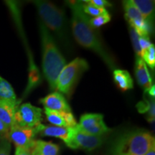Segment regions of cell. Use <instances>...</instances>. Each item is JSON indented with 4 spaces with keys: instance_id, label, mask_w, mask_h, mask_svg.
<instances>
[{
    "instance_id": "6da1fadb",
    "label": "cell",
    "mask_w": 155,
    "mask_h": 155,
    "mask_svg": "<svg viewBox=\"0 0 155 155\" xmlns=\"http://www.w3.org/2000/svg\"><path fill=\"white\" fill-rule=\"evenodd\" d=\"M66 4L72 14L71 23L75 40L81 46L96 53L110 70L114 71L116 66L115 59L106 49L96 30L91 26L90 19L83 11V2L68 1Z\"/></svg>"
},
{
    "instance_id": "7a4b0ae2",
    "label": "cell",
    "mask_w": 155,
    "mask_h": 155,
    "mask_svg": "<svg viewBox=\"0 0 155 155\" xmlns=\"http://www.w3.org/2000/svg\"><path fill=\"white\" fill-rule=\"evenodd\" d=\"M155 146V139L142 129L124 131L108 145L106 155H144Z\"/></svg>"
},
{
    "instance_id": "3957f363",
    "label": "cell",
    "mask_w": 155,
    "mask_h": 155,
    "mask_svg": "<svg viewBox=\"0 0 155 155\" xmlns=\"http://www.w3.org/2000/svg\"><path fill=\"white\" fill-rule=\"evenodd\" d=\"M42 49V70L51 90L56 89V81L66 61L58 49L53 37L42 21L39 22Z\"/></svg>"
},
{
    "instance_id": "277c9868",
    "label": "cell",
    "mask_w": 155,
    "mask_h": 155,
    "mask_svg": "<svg viewBox=\"0 0 155 155\" xmlns=\"http://www.w3.org/2000/svg\"><path fill=\"white\" fill-rule=\"evenodd\" d=\"M42 22L65 47L70 45L69 30L65 11L47 1H35Z\"/></svg>"
},
{
    "instance_id": "5b68a950",
    "label": "cell",
    "mask_w": 155,
    "mask_h": 155,
    "mask_svg": "<svg viewBox=\"0 0 155 155\" xmlns=\"http://www.w3.org/2000/svg\"><path fill=\"white\" fill-rule=\"evenodd\" d=\"M88 63L85 59L77 58L65 65L58 75L56 89L70 96L81 75L88 69Z\"/></svg>"
},
{
    "instance_id": "8992f818",
    "label": "cell",
    "mask_w": 155,
    "mask_h": 155,
    "mask_svg": "<svg viewBox=\"0 0 155 155\" xmlns=\"http://www.w3.org/2000/svg\"><path fill=\"white\" fill-rule=\"evenodd\" d=\"M105 140V135L94 136L88 134L81 131L77 124L73 128L72 137L66 145L72 150H82L91 152L101 147Z\"/></svg>"
},
{
    "instance_id": "52a82bcc",
    "label": "cell",
    "mask_w": 155,
    "mask_h": 155,
    "mask_svg": "<svg viewBox=\"0 0 155 155\" xmlns=\"http://www.w3.org/2000/svg\"><path fill=\"white\" fill-rule=\"evenodd\" d=\"M15 125L21 127L35 128L41 124L42 110L27 103L19 105L15 116Z\"/></svg>"
},
{
    "instance_id": "ba28073f",
    "label": "cell",
    "mask_w": 155,
    "mask_h": 155,
    "mask_svg": "<svg viewBox=\"0 0 155 155\" xmlns=\"http://www.w3.org/2000/svg\"><path fill=\"white\" fill-rule=\"evenodd\" d=\"M78 126L81 131L94 136H104L111 131L104 121V116L100 114H83Z\"/></svg>"
},
{
    "instance_id": "9c48e42d",
    "label": "cell",
    "mask_w": 155,
    "mask_h": 155,
    "mask_svg": "<svg viewBox=\"0 0 155 155\" xmlns=\"http://www.w3.org/2000/svg\"><path fill=\"white\" fill-rule=\"evenodd\" d=\"M38 134L37 127L27 128L15 125L9 129L7 139L15 145L16 148H23L30 151Z\"/></svg>"
},
{
    "instance_id": "30bf717a",
    "label": "cell",
    "mask_w": 155,
    "mask_h": 155,
    "mask_svg": "<svg viewBox=\"0 0 155 155\" xmlns=\"http://www.w3.org/2000/svg\"><path fill=\"white\" fill-rule=\"evenodd\" d=\"M45 114L48 121L55 127L73 128L78 124L72 112L56 111L45 108Z\"/></svg>"
},
{
    "instance_id": "8fae6325",
    "label": "cell",
    "mask_w": 155,
    "mask_h": 155,
    "mask_svg": "<svg viewBox=\"0 0 155 155\" xmlns=\"http://www.w3.org/2000/svg\"><path fill=\"white\" fill-rule=\"evenodd\" d=\"M73 128H65L55 126H45L42 124L37 127L38 134L41 137H51L61 139L67 144L71 140L73 133Z\"/></svg>"
},
{
    "instance_id": "7c38bea8",
    "label": "cell",
    "mask_w": 155,
    "mask_h": 155,
    "mask_svg": "<svg viewBox=\"0 0 155 155\" xmlns=\"http://www.w3.org/2000/svg\"><path fill=\"white\" fill-rule=\"evenodd\" d=\"M45 108L56 111L72 112L68 103L64 96L59 92H53L40 101Z\"/></svg>"
},
{
    "instance_id": "4fadbf2b",
    "label": "cell",
    "mask_w": 155,
    "mask_h": 155,
    "mask_svg": "<svg viewBox=\"0 0 155 155\" xmlns=\"http://www.w3.org/2000/svg\"><path fill=\"white\" fill-rule=\"evenodd\" d=\"M135 75L139 86L144 89L145 91L150 89L152 86V77L147 65L141 58H136Z\"/></svg>"
},
{
    "instance_id": "5bb4252c",
    "label": "cell",
    "mask_w": 155,
    "mask_h": 155,
    "mask_svg": "<svg viewBox=\"0 0 155 155\" xmlns=\"http://www.w3.org/2000/svg\"><path fill=\"white\" fill-rule=\"evenodd\" d=\"M31 155H60L59 145L52 141L35 140L30 150Z\"/></svg>"
},
{
    "instance_id": "9a60e30c",
    "label": "cell",
    "mask_w": 155,
    "mask_h": 155,
    "mask_svg": "<svg viewBox=\"0 0 155 155\" xmlns=\"http://www.w3.org/2000/svg\"><path fill=\"white\" fill-rule=\"evenodd\" d=\"M19 104L0 101V121L9 129L15 125V116Z\"/></svg>"
},
{
    "instance_id": "2e32d148",
    "label": "cell",
    "mask_w": 155,
    "mask_h": 155,
    "mask_svg": "<svg viewBox=\"0 0 155 155\" xmlns=\"http://www.w3.org/2000/svg\"><path fill=\"white\" fill-rule=\"evenodd\" d=\"M114 80L118 88L123 91L134 88V81L127 71L115 69L113 72Z\"/></svg>"
},
{
    "instance_id": "e0dca14e",
    "label": "cell",
    "mask_w": 155,
    "mask_h": 155,
    "mask_svg": "<svg viewBox=\"0 0 155 155\" xmlns=\"http://www.w3.org/2000/svg\"><path fill=\"white\" fill-rule=\"evenodd\" d=\"M137 8L147 22L152 25V19L154 12V1L152 0H133Z\"/></svg>"
},
{
    "instance_id": "ac0fdd59",
    "label": "cell",
    "mask_w": 155,
    "mask_h": 155,
    "mask_svg": "<svg viewBox=\"0 0 155 155\" xmlns=\"http://www.w3.org/2000/svg\"><path fill=\"white\" fill-rule=\"evenodd\" d=\"M0 101H5L15 104H19L12 86L2 76H0Z\"/></svg>"
},
{
    "instance_id": "d6986e66",
    "label": "cell",
    "mask_w": 155,
    "mask_h": 155,
    "mask_svg": "<svg viewBox=\"0 0 155 155\" xmlns=\"http://www.w3.org/2000/svg\"><path fill=\"white\" fill-rule=\"evenodd\" d=\"M123 6L125 12V18L128 21L129 24L144 19L140 12H139L138 9L134 4L133 0L124 1Z\"/></svg>"
},
{
    "instance_id": "ffe728a7",
    "label": "cell",
    "mask_w": 155,
    "mask_h": 155,
    "mask_svg": "<svg viewBox=\"0 0 155 155\" xmlns=\"http://www.w3.org/2000/svg\"><path fill=\"white\" fill-rule=\"evenodd\" d=\"M155 104L154 99L150 98V100L144 99L143 101L139 102L137 104V108L139 113L144 114L147 113V120L150 123H154L155 117Z\"/></svg>"
},
{
    "instance_id": "44dd1931",
    "label": "cell",
    "mask_w": 155,
    "mask_h": 155,
    "mask_svg": "<svg viewBox=\"0 0 155 155\" xmlns=\"http://www.w3.org/2000/svg\"><path fill=\"white\" fill-rule=\"evenodd\" d=\"M141 58L146 65L154 70L155 67V48L154 45H152L144 51L141 52Z\"/></svg>"
},
{
    "instance_id": "7402d4cb",
    "label": "cell",
    "mask_w": 155,
    "mask_h": 155,
    "mask_svg": "<svg viewBox=\"0 0 155 155\" xmlns=\"http://www.w3.org/2000/svg\"><path fill=\"white\" fill-rule=\"evenodd\" d=\"M111 15L108 12V11H106V12L103 13V14L99 15V16H97L94 17V18L90 19L89 23H90L91 26L93 28L96 29L100 28L102 25L107 24L108 22H109L111 21Z\"/></svg>"
},
{
    "instance_id": "603a6c76",
    "label": "cell",
    "mask_w": 155,
    "mask_h": 155,
    "mask_svg": "<svg viewBox=\"0 0 155 155\" xmlns=\"http://www.w3.org/2000/svg\"><path fill=\"white\" fill-rule=\"evenodd\" d=\"M85 4L83 3V9L84 12L86 13V15H89L91 16H94V17H97L99 16L103 13L106 12V9L104 8H100V7H96V6L91 5L89 3H86L84 2Z\"/></svg>"
},
{
    "instance_id": "cb8c5ba5",
    "label": "cell",
    "mask_w": 155,
    "mask_h": 155,
    "mask_svg": "<svg viewBox=\"0 0 155 155\" xmlns=\"http://www.w3.org/2000/svg\"><path fill=\"white\" fill-rule=\"evenodd\" d=\"M130 31V36H131V42H132L134 49L135 53H137V57L141 58V48L139 47V36L137 34V32H135L133 28H131L130 27L129 29Z\"/></svg>"
},
{
    "instance_id": "d4e9b609",
    "label": "cell",
    "mask_w": 155,
    "mask_h": 155,
    "mask_svg": "<svg viewBox=\"0 0 155 155\" xmlns=\"http://www.w3.org/2000/svg\"><path fill=\"white\" fill-rule=\"evenodd\" d=\"M11 142L8 139L0 140V155H10Z\"/></svg>"
},
{
    "instance_id": "484cf974",
    "label": "cell",
    "mask_w": 155,
    "mask_h": 155,
    "mask_svg": "<svg viewBox=\"0 0 155 155\" xmlns=\"http://www.w3.org/2000/svg\"><path fill=\"white\" fill-rule=\"evenodd\" d=\"M83 2L89 3L100 8L106 9V7H111V4L106 0H90V1H83Z\"/></svg>"
},
{
    "instance_id": "4316f807",
    "label": "cell",
    "mask_w": 155,
    "mask_h": 155,
    "mask_svg": "<svg viewBox=\"0 0 155 155\" xmlns=\"http://www.w3.org/2000/svg\"><path fill=\"white\" fill-rule=\"evenodd\" d=\"M139 47L141 48V52L144 51L148 48H150L151 45H152V43H151L150 38H141V37H139Z\"/></svg>"
},
{
    "instance_id": "83f0119b",
    "label": "cell",
    "mask_w": 155,
    "mask_h": 155,
    "mask_svg": "<svg viewBox=\"0 0 155 155\" xmlns=\"http://www.w3.org/2000/svg\"><path fill=\"white\" fill-rule=\"evenodd\" d=\"M15 155H31V154L28 150H25L23 148H16Z\"/></svg>"
},
{
    "instance_id": "f1b7e54d",
    "label": "cell",
    "mask_w": 155,
    "mask_h": 155,
    "mask_svg": "<svg viewBox=\"0 0 155 155\" xmlns=\"http://www.w3.org/2000/svg\"><path fill=\"white\" fill-rule=\"evenodd\" d=\"M147 92L148 93V94L151 96V98H154V95H155V86H154V85L153 84L152 87H151V88L149 89V90L147 91Z\"/></svg>"
},
{
    "instance_id": "f546056e",
    "label": "cell",
    "mask_w": 155,
    "mask_h": 155,
    "mask_svg": "<svg viewBox=\"0 0 155 155\" xmlns=\"http://www.w3.org/2000/svg\"><path fill=\"white\" fill-rule=\"evenodd\" d=\"M144 155H155V146L153 147L152 148Z\"/></svg>"
}]
</instances>
